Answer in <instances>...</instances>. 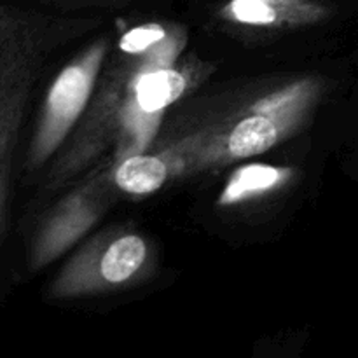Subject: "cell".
Listing matches in <instances>:
<instances>
[{
  "mask_svg": "<svg viewBox=\"0 0 358 358\" xmlns=\"http://www.w3.org/2000/svg\"><path fill=\"white\" fill-rule=\"evenodd\" d=\"M332 16L322 0H227L219 17L229 24L261 30H292L311 27Z\"/></svg>",
  "mask_w": 358,
  "mask_h": 358,
  "instance_id": "cell-7",
  "label": "cell"
},
{
  "mask_svg": "<svg viewBox=\"0 0 358 358\" xmlns=\"http://www.w3.org/2000/svg\"><path fill=\"white\" fill-rule=\"evenodd\" d=\"M180 48V35H168L159 45L140 55L136 63L129 66L121 107L115 112L121 136L119 159L145 152L164 110L180 100L191 86L192 73L171 65Z\"/></svg>",
  "mask_w": 358,
  "mask_h": 358,
  "instance_id": "cell-3",
  "label": "cell"
},
{
  "mask_svg": "<svg viewBox=\"0 0 358 358\" xmlns=\"http://www.w3.org/2000/svg\"><path fill=\"white\" fill-rule=\"evenodd\" d=\"M168 28L159 23H145L126 31L119 42V51L126 56H140L159 45L168 37Z\"/></svg>",
  "mask_w": 358,
  "mask_h": 358,
  "instance_id": "cell-10",
  "label": "cell"
},
{
  "mask_svg": "<svg viewBox=\"0 0 358 358\" xmlns=\"http://www.w3.org/2000/svg\"><path fill=\"white\" fill-rule=\"evenodd\" d=\"M294 168L275 166L264 163H248L236 168L227 178L217 198L219 206H236L245 201L264 196L289 184L294 177Z\"/></svg>",
  "mask_w": 358,
  "mask_h": 358,
  "instance_id": "cell-9",
  "label": "cell"
},
{
  "mask_svg": "<svg viewBox=\"0 0 358 358\" xmlns=\"http://www.w3.org/2000/svg\"><path fill=\"white\" fill-rule=\"evenodd\" d=\"M107 51V42H94L63 66L51 83L27 147L24 168L28 171L38 170L51 159L80 117L93 94Z\"/></svg>",
  "mask_w": 358,
  "mask_h": 358,
  "instance_id": "cell-4",
  "label": "cell"
},
{
  "mask_svg": "<svg viewBox=\"0 0 358 358\" xmlns=\"http://www.w3.org/2000/svg\"><path fill=\"white\" fill-rule=\"evenodd\" d=\"M149 262V245L140 234L108 238L73 259L51 285L55 297H76L128 285Z\"/></svg>",
  "mask_w": 358,
  "mask_h": 358,
  "instance_id": "cell-5",
  "label": "cell"
},
{
  "mask_svg": "<svg viewBox=\"0 0 358 358\" xmlns=\"http://www.w3.org/2000/svg\"><path fill=\"white\" fill-rule=\"evenodd\" d=\"M320 94L318 79L294 80L257 98L220 126L187 136L180 142L187 171L268 152L299 131Z\"/></svg>",
  "mask_w": 358,
  "mask_h": 358,
  "instance_id": "cell-1",
  "label": "cell"
},
{
  "mask_svg": "<svg viewBox=\"0 0 358 358\" xmlns=\"http://www.w3.org/2000/svg\"><path fill=\"white\" fill-rule=\"evenodd\" d=\"M48 23L0 0V240L6 233L17 147L48 49Z\"/></svg>",
  "mask_w": 358,
  "mask_h": 358,
  "instance_id": "cell-2",
  "label": "cell"
},
{
  "mask_svg": "<svg viewBox=\"0 0 358 358\" xmlns=\"http://www.w3.org/2000/svg\"><path fill=\"white\" fill-rule=\"evenodd\" d=\"M184 150L180 142L157 154L138 152L126 156L114 166L115 187L129 196H147L159 191L171 177L185 173Z\"/></svg>",
  "mask_w": 358,
  "mask_h": 358,
  "instance_id": "cell-8",
  "label": "cell"
},
{
  "mask_svg": "<svg viewBox=\"0 0 358 358\" xmlns=\"http://www.w3.org/2000/svg\"><path fill=\"white\" fill-rule=\"evenodd\" d=\"M100 199L94 191L77 192L59 203L42 219L34 234L28 254L31 271H38L62 255L80 234L86 233L98 219Z\"/></svg>",
  "mask_w": 358,
  "mask_h": 358,
  "instance_id": "cell-6",
  "label": "cell"
}]
</instances>
